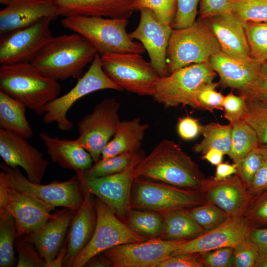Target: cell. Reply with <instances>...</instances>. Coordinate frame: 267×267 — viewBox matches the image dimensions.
<instances>
[{
    "label": "cell",
    "instance_id": "e0dca14e",
    "mask_svg": "<svg viewBox=\"0 0 267 267\" xmlns=\"http://www.w3.org/2000/svg\"><path fill=\"white\" fill-rule=\"evenodd\" d=\"M22 136L0 129V156L4 163L11 167H22L27 178L41 183L48 165L43 153Z\"/></svg>",
    "mask_w": 267,
    "mask_h": 267
},
{
    "label": "cell",
    "instance_id": "6f0895ef",
    "mask_svg": "<svg viewBox=\"0 0 267 267\" xmlns=\"http://www.w3.org/2000/svg\"><path fill=\"white\" fill-rule=\"evenodd\" d=\"M250 238L259 249H267V227L251 228Z\"/></svg>",
    "mask_w": 267,
    "mask_h": 267
},
{
    "label": "cell",
    "instance_id": "816d5d0a",
    "mask_svg": "<svg viewBox=\"0 0 267 267\" xmlns=\"http://www.w3.org/2000/svg\"><path fill=\"white\" fill-rule=\"evenodd\" d=\"M157 267H204L198 253H184L171 256Z\"/></svg>",
    "mask_w": 267,
    "mask_h": 267
},
{
    "label": "cell",
    "instance_id": "4dcf8cb0",
    "mask_svg": "<svg viewBox=\"0 0 267 267\" xmlns=\"http://www.w3.org/2000/svg\"><path fill=\"white\" fill-rule=\"evenodd\" d=\"M141 149L128 153L120 154L106 159H101L93 165L76 176L84 179L102 177L121 172L137 165L145 157Z\"/></svg>",
    "mask_w": 267,
    "mask_h": 267
},
{
    "label": "cell",
    "instance_id": "11a10c76",
    "mask_svg": "<svg viewBox=\"0 0 267 267\" xmlns=\"http://www.w3.org/2000/svg\"><path fill=\"white\" fill-rule=\"evenodd\" d=\"M9 183L7 174L0 172V212L6 210L9 202Z\"/></svg>",
    "mask_w": 267,
    "mask_h": 267
},
{
    "label": "cell",
    "instance_id": "f35d334b",
    "mask_svg": "<svg viewBox=\"0 0 267 267\" xmlns=\"http://www.w3.org/2000/svg\"><path fill=\"white\" fill-rule=\"evenodd\" d=\"M231 12L244 22L267 21V0H234Z\"/></svg>",
    "mask_w": 267,
    "mask_h": 267
},
{
    "label": "cell",
    "instance_id": "d4e9b609",
    "mask_svg": "<svg viewBox=\"0 0 267 267\" xmlns=\"http://www.w3.org/2000/svg\"><path fill=\"white\" fill-rule=\"evenodd\" d=\"M209 63L220 77L219 84L242 91L258 77L262 63L251 58L241 59L227 55L221 51L213 55Z\"/></svg>",
    "mask_w": 267,
    "mask_h": 267
},
{
    "label": "cell",
    "instance_id": "5bb4252c",
    "mask_svg": "<svg viewBox=\"0 0 267 267\" xmlns=\"http://www.w3.org/2000/svg\"><path fill=\"white\" fill-rule=\"evenodd\" d=\"M186 241L151 238L119 245L103 253L111 262L113 267H157Z\"/></svg>",
    "mask_w": 267,
    "mask_h": 267
},
{
    "label": "cell",
    "instance_id": "603a6c76",
    "mask_svg": "<svg viewBox=\"0 0 267 267\" xmlns=\"http://www.w3.org/2000/svg\"><path fill=\"white\" fill-rule=\"evenodd\" d=\"M83 187L84 201L79 209L75 212L66 238L67 251L63 267H71L74 259L90 240L96 227V197L83 185Z\"/></svg>",
    "mask_w": 267,
    "mask_h": 267
},
{
    "label": "cell",
    "instance_id": "680465c9",
    "mask_svg": "<svg viewBox=\"0 0 267 267\" xmlns=\"http://www.w3.org/2000/svg\"><path fill=\"white\" fill-rule=\"evenodd\" d=\"M87 267H113L111 262L103 252L98 253L90 259L85 265Z\"/></svg>",
    "mask_w": 267,
    "mask_h": 267
},
{
    "label": "cell",
    "instance_id": "be15d7a7",
    "mask_svg": "<svg viewBox=\"0 0 267 267\" xmlns=\"http://www.w3.org/2000/svg\"><path fill=\"white\" fill-rule=\"evenodd\" d=\"M258 148L264 158L267 160V144L259 145Z\"/></svg>",
    "mask_w": 267,
    "mask_h": 267
},
{
    "label": "cell",
    "instance_id": "d6a6232c",
    "mask_svg": "<svg viewBox=\"0 0 267 267\" xmlns=\"http://www.w3.org/2000/svg\"><path fill=\"white\" fill-rule=\"evenodd\" d=\"M232 125L210 123L202 126V140L195 144L192 150L196 153L204 154L211 149H215L228 155L231 144Z\"/></svg>",
    "mask_w": 267,
    "mask_h": 267
},
{
    "label": "cell",
    "instance_id": "83f0119b",
    "mask_svg": "<svg viewBox=\"0 0 267 267\" xmlns=\"http://www.w3.org/2000/svg\"><path fill=\"white\" fill-rule=\"evenodd\" d=\"M139 118L120 121L113 138L103 150L101 159L133 152L140 149L149 125L141 123Z\"/></svg>",
    "mask_w": 267,
    "mask_h": 267
},
{
    "label": "cell",
    "instance_id": "9a60e30c",
    "mask_svg": "<svg viewBox=\"0 0 267 267\" xmlns=\"http://www.w3.org/2000/svg\"><path fill=\"white\" fill-rule=\"evenodd\" d=\"M135 166L111 175L84 179L80 177L83 186L105 203L122 222L131 209V198L135 178Z\"/></svg>",
    "mask_w": 267,
    "mask_h": 267
},
{
    "label": "cell",
    "instance_id": "d590c367",
    "mask_svg": "<svg viewBox=\"0 0 267 267\" xmlns=\"http://www.w3.org/2000/svg\"><path fill=\"white\" fill-rule=\"evenodd\" d=\"M245 30L251 57L261 63L267 61V21L245 22Z\"/></svg>",
    "mask_w": 267,
    "mask_h": 267
},
{
    "label": "cell",
    "instance_id": "277c9868",
    "mask_svg": "<svg viewBox=\"0 0 267 267\" xmlns=\"http://www.w3.org/2000/svg\"><path fill=\"white\" fill-rule=\"evenodd\" d=\"M62 26L87 39L100 55L108 53H143V45L127 32V18L75 16L64 17Z\"/></svg>",
    "mask_w": 267,
    "mask_h": 267
},
{
    "label": "cell",
    "instance_id": "ffe728a7",
    "mask_svg": "<svg viewBox=\"0 0 267 267\" xmlns=\"http://www.w3.org/2000/svg\"><path fill=\"white\" fill-rule=\"evenodd\" d=\"M0 36L30 26L44 17L59 15L52 0H0Z\"/></svg>",
    "mask_w": 267,
    "mask_h": 267
},
{
    "label": "cell",
    "instance_id": "2e32d148",
    "mask_svg": "<svg viewBox=\"0 0 267 267\" xmlns=\"http://www.w3.org/2000/svg\"><path fill=\"white\" fill-rule=\"evenodd\" d=\"M139 11V24L129 36L141 42L152 66L160 77H166L169 75L167 51L172 27L161 21L149 9L143 8Z\"/></svg>",
    "mask_w": 267,
    "mask_h": 267
},
{
    "label": "cell",
    "instance_id": "8992f818",
    "mask_svg": "<svg viewBox=\"0 0 267 267\" xmlns=\"http://www.w3.org/2000/svg\"><path fill=\"white\" fill-rule=\"evenodd\" d=\"M100 59L105 74L123 90L153 96L161 77L140 54L108 53Z\"/></svg>",
    "mask_w": 267,
    "mask_h": 267
},
{
    "label": "cell",
    "instance_id": "7402d4cb",
    "mask_svg": "<svg viewBox=\"0 0 267 267\" xmlns=\"http://www.w3.org/2000/svg\"><path fill=\"white\" fill-rule=\"evenodd\" d=\"M77 211L65 208L56 212L55 217L49 219L39 229L21 237L33 244L47 267L59 253Z\"/></svg>",
    "mask_w": 267,
    "mask_h": 267
},
{
    "label": "cell",
    "instance_id": "4fadbf2b",
    "mask_svg": "<svg viewBox=\"0 0 267 267\" xmlns=\"http://www.w3.org/2000/svg\"><path fill=\"white\" fill-rule=\"evenodd\" d=\"M52 18H43L34 24L0 36V65L32 63L40 50L52 38Z\"/></svg>",
    "mask_w": 267,
    "mask_h": 267
},
{
    "label": "cell",
    "instance_id": "e575fe53",
    "mask_svg": "<svg viewBox=\"0 0 267 267\" xmlns=\"http://www.w3.org/2000/svg\"><path fill=\"white\" fill-rule=\"evenodd\" d=\"M14 219L7 211L0 212V267H12L15 265V243L17 237Z\"/></svg>",
    "mask_w": 267,
    "mask_h": 267
},
{
    "label": "cell",
    "instance_id": "8d00e7d4",
    "mask_svg": "<svg viewBox=\"0 0 267 267\" xmlns=\"http://www.w3.org/2000/svg\"><path fill=\"white\" fill-rule=\"evenodd\" d=\"M246 110L242 120L255 131L260 145L267 144V100H246Z\"/></svg>",
    "mask_w": 267,
    "mask_h": 267
},
{
    "label": "cell",
    "instance_id": "91938a15",
    "mask_svg": "<svg viewBox=\"0 0 267 267\" xmlns=\"http://www.w3.org/2000/svg\"><path fill=\"white\" fill-rule=\"evenodd\" d=\"M224 154L220 150L211 149L202 156V158L209 162L214 166H217L222 163Z\"/></svg>",
    "mask_w": 267,
    "mask_h": 267
},
{
    "label": "cell",
    "instance_id": "ac0fdd59",
    "mask_svg": "<svg viewBox=\"0 0 267 267\" xmlns=\"http://www.w3.org/2000/svg\"><path fill=\"white\" fill-rule=\"evenodd\" d=\"M251 229L243 216L229 217L219 226L182 243L170 256L184 253H202L222 247L234 248L249 237Z\"/></svg>",
    "mask_w": 267,
    "mask_h": 267
},
{
    "label": "cell",
    "instance_id": "cb8c5ba5",
    "mask_svg": "<svg viewBox=\"0 0 267 267\" xmlns=\"http://www.w3.org/2000/svg\"><path fill=\"white\" fill-rule=\"evenodd\" d=\"M207 19L222 52L236 58H252L245 34V22L232 12Z\"/></svg>",
    "mask_w": 267,
    "mask_h": 267
},
{
    "label": "cell",
    "instance_id": "484cf974",
    "mask_svg": "<svg viewBox=\"0 0 267 267\" xmlns=\"http://www.w3.org/2000/svg\"><path fill=\"white\" fill-rule=\"evenodd\" d=\"M59 16L128 18L136 0H52Z\"/></svg>",
    "mask_w": 267,
    "mask_h": 267
},
{
    "label": "cell",
    "instance_id": "681fc988",
    "mask_svg": "<svg viewBox=\"0 0 267 267\" xmlns=\"http://www.w3.org/2000/svg\"><path fill=\"white\" fill-rule=\"evenodd\" d=\"M239 92L245 100H267V61L262 63L260 74L256 80Z\"/></svg>",
    "mask_w": 267,
    "mask_h": 267
},
{
    "label": "cell",
    "instance_id": "bcb514c9",
    "mask_svg": "<svg viewBox=\"0 0 267 267\" xmlns=\"http://www.w3.org/2000/svg\"><path fill=\"white\" fill-rule=\"evenodd\" d=\"M200 0H177V10L172 25L174 29H182L192 25L195 21L198 4Z\"/></svg>",
    "mask_w": 267,
    "mask_h": 267
},
{
    "label": "cell",
    "instance_id": "ba28073f",
    "mask_svg": "<svg viewBox=\"0 0 267 267\" xmlns=\"http://www.w3.org/2000/svg\"><path fill=\"white\" fill-rule=\"evenodd\" d=\"M216 74L209 62L181 68L160 78L153 97L166 108L188 105L196 109L197 89L202 85L212 82Z\"/></svg>",
    "mask_w": 267,
    "mask_h": 267
},
{
    "label": "cell",
    "instance_id": "9c48e42d",
    "mask_svg": "<svg viewBox=\"0 0 267 267\" xmlns=\"http://www.w3.org/2000/svg\"><path fill=\"white\" fill-rule=\"evenodd\" d=\"M107 89L123 90L105 74L101 66L100 55L97 53L89 69L78 80L74 87L45 106L43 122L45 124L56 123L60 130L70 131L74 127V124L67 119L66 115L72 105L87 94Z\"/></svg>",
    "mask_w": 267,
    "mask_h": 267
},
{
    "label": "cell",
    "instance_id": "7a4b0ae2",
    "mask_svg": "<svg viewBox=\"0 0 267 267\" xmlns=\"http://www.w3.org/2000/svg\"><path fill=\"white\" fill-rule=\"evenodd\" d=\"M97 51L82 35L74 33L52 37L38 52L32 64L44 76L55 81L77 80Z\"/></svg>",
    "mask_w": 267,
    "mask_h": 267
},
{
    "label": "cell",
    "instance_id": "60d3db41",
    "mask_svg": "<svg viewBox=\"0 0 267 267\" xmlns=\"http://www.w3.org/2000/svg\"><path fill=\"white\" fill-rule=\"evenodd\" d=\"M143 8L150 9L161 21L172 27L177 10V0H136L134 11H139Z\"/></svg>",
    "mask_w": 267,
    "mask_h": 267
},
{
    "label": "cell",
    "instance_id": "74e56055",
    "mask_svg": "<svg viewBox=\"0 0 267 267\" xmlns=\"http://www.w3.org/2000/svg\"><path fill=\"white\" fill-rule=\"evenodd\" d=\"M196 222L205 231L212 230L226 221L229 216L218 206L205 203L189 209Z\"/></svg>",
    "mask_w": 267,
    "mask_h": 267
},
{
    "label": "cell",
    "instance_id": "6da1fadb",
    "mask_svg": "<svg viewBox=\"0 0 267 267\" xmlns=\"http://www.w3.org/2000/svg\"><path fill=\"white\" fill-rule=\"evenodd\" d=\"M143 178L179 187L200 191L206 178L198 165L174 141L161 140L134 169Z\"/></svg>",
    "mask_w": 267,
    "mask_h": 267
},
{
    "label": "cell",
    "instance_id": "30bf717a",
    "mask_svg": "<svg viewBox=\"0 0 267 267\" xmlns=\"http://www.w3.org/2000/svg\"><path fill=\"white\" fill-rule=\"evenodd\" d=\"M0 168L7 174L10 186L18 191L30 194L54 208L63 207L77 211L83 202V185L76 175L66 180L42 184L30 181L18 167H11L1 162Z\"/></svg>",
    "mask_w": 267,
    "mask_h": 267
},
{
    "label": "cell",
    "instance_id": "c3c4849f",
    "mask_svg": "<svg viewBox=\"0 0 267 267\" xmlns=\"http://www.w3.org/2000/svg\"><path fill=\"white\" fill-rule=\"evenodd\" d=\"M234 248L222 247L202 253L200 258L204 267H231Z\"/></svg>",
    "mask_w": 267,
    "mask_h": 267
},
{
    "label": "cell",
    "instance_id": "7c38bea8",
    "mask_svg": "<svg viewBox=\"0 0 267 267\" xmlns=\"http://www.w3.org/2000/svg\"><path fill=\"white\" fill-rule=\"evenodd\" d=\"M120 103L114 98H105L84 116L78 124L79 135L75 140L97 162L116 131L120 122Z\"/></svg>",
    "mask_w": 267,
    "mask_h": 267
},
{
    "label": "cell",
    "instance_id": "ab89813d",
    "mask_svg": "<svg viewBox=\"0 0 267 267\" xmlns=\"http://www.w3.org/2000/svg\"><path fill=\"white\" fill-rule=\"evenodd\" d=\"M243 216L251 228L267 227V188L251 197Z\"/></svg>",
    "mask_w": 267,
    "mask_h": 267
},
{
    "label": "cell",
    "instance_id": "f907efd6",
    "mask_svg": "<svg viewBox=\"0 0 267 267\" xmlns=\"http://www.w3.org/2000/svg\"><path fill=\"white\" fill-rule=\"evenodd\" d=\"M234 0H200L199 13L202 19L231 13Z\"/></svg>",
    "mask_w": 267,
    "mask_h": 267
},
{
    "label": "cell",
    "instance_id": "f546056e",
    "mask_svg": "<svg viewBox=\"0 0 267 267\" xmlns=\"http://www.w3.org/2000/svg\"><path fill=\"white\" fill-rule=\"evenodd\" d=\"M26 106L0 91V127L29 139L33 134L25 115Z\"/></svg>",
    "mask_w": 267,
    "mask_h": 267
},
{
    "label": "cell",
    "instance_id": "94428289",
    "mask_svg": "<svg viewBox=\"0 0 267 267\" xmlns=\"http://www.w3.org/2000/svg\"><path fill=\"white\" fill-rule=\"evenodd\" d=\"M67 251V244L65 241L59 253L54 260L49 265L48 267H63V262Z\"/></svg>",
    "mask_w": 267,
    "mask_h": 267
},
{
    "label": "cell",
    "instance_id": "d6986e66",
    "mask_svg": "<svg viewBox=\"0 0 267 267\" xmlns=\"http://www.w3.org/2000/svg\"><path fill=\"white\" fill-rule=\"evenodd\" d=\"M200 192L205 203L218 206L229 217L243 216L252 197L236 174L220 180L206 178Z\"/></svg>",
    "mask_w": 267,
    "mask_h": 267
},
{
    "label": "cell",
    "instance_id": "f5cc1de1",
    "mask_svg": "<svg viewBox=\"0 0 267 267\" xmlns=\"http://www.w3.org/2000/svg\"><path fill=\"white\" fill-rule=\"evenodd\" d=\"M202 126L198 120L187 116L178 120L177 131L179 136L185 140H192L201 134Z\"/></svg>",
    "mask_w": 267,
    "mask_h": 267
},
{
    "label": "cell",
    "instance_id": "7bdbcfd3",
    "mask_svg": "<svg viewBox=\"0 0 267 267\" xmlns=\"http://www.w3.org/2000/svg\"><path fill=\"white\" fill-rule=\"evenodd\" d=\"M33 245L21 237H17L15 243L18 253L17 267H47L46 262Z\"/></svg>",
    "mask_w": 267,
    "mask_h": 267
},
{
    "label": "cell",
    "instance_id": "1f68e13d",
    "mask_svg": "<svg viewBox=\"0 0 267 267\" xmlns=\"http://www.w3.org/2000/svg\"><path fill=\"white\" fill-rule=\"evenodd\" d=\"M123 222L132 230L148 239L160 238L163 232V217L157 212L131 208Z\"/></svg>",
    "mask_w": 267,
    "mask_h": 267
},
{
    "label": "cell",
    "instance_id": "836d02e7",
    "mask_svg": "<svg viewBox=\"0 0 267 267\" xmlns=\"http://www.w3.org/2000/svg\"><path fill=\"white\" fill-rule=\"evenodd\" d=\"M231 125V144L227 155L237 164L260 144L255 131L244 120Z\"/></svg>",
    "mask_w": 267,
    "mask_h": 267
},
{
    "label": "cell",
    "instance_id": "f6af8a7d",
    "mask_svg": "<svg viewBox=\"0 0 267 267\" xmlns=\"http://www.w3.org/2000/svg\"><path fill=\"white\" fill-rule=\"evenodd\" d=\"M264 160L265 158L258 147L251 151L236 164V174L247 188Z\"/></svg>",
    "mask_w": 267,
    "mask_h": 267
},
{
    "label": "cell",
    "instance_id": "5b68a950",
    "mask_svg": "<svg viewBox=\"0 0 267 267\" xmlns=\"http://www.w3.org/2000/svg\"><path fill=\"white\" fill-rule=\"evenodd\" d=\"M221 51L211 29L201 19L187 27L173 29L167 51L169 74L191 64L209 62Z\"/></svg>",
    "mask_w": 267,
    "mask_h": 267
},
{
    "label": "cell",
    "instance_id": "3957f363",
    "mask_svg": "<svg viewBox=\"0 0 267 267\" xmlns=\"http://www.w3.org/2000/svg\"><path fill=\"white\" fill-rule=\"evenodd\" d=\"M0 91L42 115L45 106L58 97L61 87L27 62L0 65Z\"/></svg>",
    "mask_w": 267,
    "mask_h": 267
},
{
    "label": "cell",
    "instance_id": "7dc6e473",
    "mask_svg": "<svg viewBox=\"0 0 267 267\" xmlns=\"http://www.w3.org/2000/svg\"><path fill=\"white\" fill-rule=\"evenodd\" d=\"M222 108L224 118L232 125L242 120L246 110V100L240 95L230 93L224 96Z\"/></svg>",
    "mask_w": 267,
    "mask_h": 267
},
{
    "label": "cell",
    "instance_id": "8fae6325",
    "mask_svg": "<svg viewBox=\"0 0 267 267\" xmlns=\"http://www.w3.org/2000/svg\"><path fill=\"white\" fill-rule=\"evenodd\" d=\"M95 206L97 222L93 234L88 245L74 259L71 267H83L95 255L116 246L149 239L132 230L96 197Z\"/></svg>",
    "mask_w": 267,
    "mask_h": 267
},
{
    "label": "cell",
    "instance_id": "9f6ffc18",
    "mask_svg": "<svg viewBox=\"0 0 267 267\" xmlns=\"http://www.w3.org/2000/svg\"><path fill=\"white\" fill-rule=\"evenodd\" d=\"M237 172V165L228 163H221L217 166L216 172L213 178L220 180L227 178Z\"/></svg>",
    "mask_w": 267,
    "mask_h": 267
},
{
    "label": "cell",
    "instance_id": "52a82bcc",
    "mask_svg": "<svg viewBox=\"0 0 267 267\" xmlns=\"http://www.w3.org/2000/svg\"><path fill=\"white\" fill-rule=\"evenodd\" d=\"M205 203L200 191L143 178H135L133 184L131 208L162 214L177 209H190Z\"/></svg>",
    "mask_w": 267,
    "mask_h": 267
},
{
    "label": "cell",
    "instance_id": "db71d44e",
    "mask_svg": "<svg viewBox=\"0 0 267 267\" xmlns=\"http://www.w3.org/2000/svg\"><path fill=\"white\" fill-rule=\"evenodd\" d=\"M267 188V160L265 159L262 165L255 174L251 183L247 187L249 194H255Z\"/></svg>",
    "mask_w": 267,
    "mask_h": 267
},
{
    "label": "cell",
    "instance_id": "ee69618b",
    "mask_svg": "<svg viewBox=\"0 0 267 267\" xmlns=\"http://www.w3.org/2000/svg\"><path fill=\"white\" fill-rule=\"evenodd\" d=\"M259 248L250 236L234 248L231 267H254Z\"/></svg>",
    "mask_w": 267,
    "mask_h": 267
},
{
    "label": "cell",
    "instance_id": "b9f144b4",
    "mask_svg": "<svg viewBox=\"0 0 267 267\" xmlns=\"http://www.w3.org/2000/svg\"><path fill=\"white\" fill-rule=\"evenodd\" d=\"M219 83L210 82L200 86L195 94L196 109L213 112L215 110H223L224 96L216 90Z\"/></svg>",
    "mask_w": 267,
    "mask_h": 267
},
{
    "label": "cell",
    "instance_id": "44dd1931",
    "mask_svg": "<svg viewBox=\"0 0 267 267\" xmlns=\"http://www.w3.org/2000/svg\"><path fill=\"white\" fill-rule=\"evenodd\" d=\"M54 208L36 197L18 191L9 186V202L6 208L16 224L18 237H22L43 226L56 215Z\"/></svg>",
    "mask_w": 267,
    "mask_h": 267
},
{
    "label": "cell",
    "instance_id": "4316f807",
    "mask_svg": "<svg viewBox=\"0 0 267 267\" xmlns=\"http://www.w3.org/2000/svg\"><path fill=\"white\" fill-rule=\"evenodd\" d=\"M39 137L51 161L60 167L78 173L92 166L91 156L76 140L52 137L47 132L40 133Z\"/></svg>",
    "mask_w": 267,
    "mask_h": 267
},
{
    "label": "cell",
    "instance_id": "6125c7cd",
    "mask_svg": "<svg viewBox=\"0 0 267 267\" xmlns=\"http://www.w3.org/2000/svg\"><path fill=\"white\" fill-rule=\"evenodd\" d=\"M254 267H267V249H259Z\"/></svg>",
    "mask_w": 267,
    "mask_h": 267
},
{
    "label": "cell",
    "instance_id": "f1b7e54d",
    "mask_svg": "<svg viewBox=\"0 0 267 267\" xmlns=\"http://www.w3.org/2000/svg\"><path fill=\"white\" fill-rule=\"evenodd\" d=\"M164 220L160 237L167 240H189L205 232L196 222L189 209H180L161 214Z\"/></svg>",
    "mask_w": 267,
    "mask_h": 267
}]
</instances>
